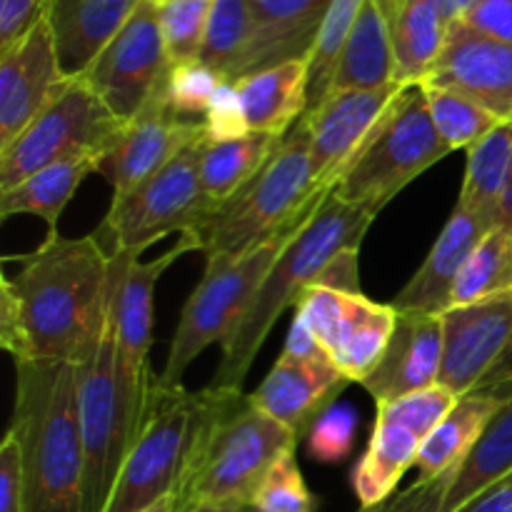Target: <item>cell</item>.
<instances>
[{"label": "cell", "mask_w": 512, "mask_h": 512, "mask_svg": "<svg viewBox=\"0 0 512 512\" xmlns=\"http://www.w3.org/2000/svg\"><path fill=\"white\" fill-rule=\"evenodd\" d=\"M18 275H0V343L13 360L78 363L98 338L113 298V258L98 235L63 238L10 258Z\"/></svg>", "instance_id": "cell-1"}, {"label": "cell", "mask_w": 512, "mask_h": 512, "mask_svg": "<svg viewBox=\"0 0 512 512\" xmlns=\"http://www.w3.org/2000/svg\"><path fill=\"white\" fill-rule=\"evenodd\" d=\"M10 433L23 458L25 512H85V440L75 363L13 360Z\"/></svg>", "instance_id": "cell-2"}, {"label": "cell", "mask_w": 512, "mask_h": 512, "mask_svg": "<svg viewBox=\"0 0 512 512\" xmlns=\"http://www.w3.org/2000/svg\"><path fill=\"white\" fill-rule=\"evenodd\" d=\"M198 438L188 470L173 493L175 510L195 505L253 503L275 460L298 448V435L260 413L243 390H200Z\"/></svg>", "instance_id": "cell-3"}, {"label": "cell", "mask_w": 512, "mask_h": 512, "mask_svg": "<svg viewBox=\"0 0 512 512\" xmlns=\"http://www.w3.org/2000/svg\"><path fill=\"white\" fill-rule=\"evenodd\" d=\"M373 220V213L345 203L335 193L320 203V208L300 225L288 248L275 260L230 338L220 345L223 358L210 383L213 388H243L255 355L263 348L280 315L298 305L300 295L313 288L320 270L335 255L345 248H360Z\"/></svg>", "instance_id": "cell-4"}, {"label": "cell", "mask_w": 512, "mask_h": 512, "mask_svg": "<svg viewBox=\"0 0 512 512\" xmlns=\"http://www.w3.org/2000/svg\"><path fill=\"white\" fill-rule=\"evenodd\" d=\"M330 193H315L310 130L305 120H298L260 173L188 235L205 258L240 255L305 223Z\"/></svg>", "instance_id": "cell-5"}, {"label": "cell", "mask_w": 512, "mask_h": 512, "mask_svg": "<svg viewBox=\"0 0 512 512\" xmlns=\"http://www.w3.org/2000/svg\"><path fill=\"white\" fill-rule=\"evenodd\" d=\"M300 225H293L240 255L205 260L203 278L180 313L160 383L170 388L183 385V375L190 363L213 343L223 345L230 338L263 285L265 275L288 248Z\"/></svg>", "instance_id": "cell-6"}, {"label": "cell", "mask_w": 512, "mask_h": 512, "mask_svg": "<svg viewBox=\"0 0 512 512\" xmlns=\"http://www.w3.org/2000/svg\"><path fill=\"white\" fill-rule=\"evenodd\" d=\"M200 410L203 395L155 378L143 428L125 455L103 512H143L178 490L198 438Z\"/></svg>", "instance_id": "cell-7"}, {"label": "cell", "mask_w": 512, "mask_h": 512, "mask_svg": "<svg viewBox=\"0 0 512 512\" xmlns=\"http://www.w3.org/2000/svg\"><path fill=\"white\" fill-rule=\"evenodd\" d=\"M450 153L453 150L440 138L430 118L423 88L413 85L400 93L373 140L340 178L333 193L345 203L378 215L400 190Z\"/></svg>", "instance_id": "cell-8"}, {"label": "cell", "mask_w": 512, "mask_h": 512, "mask_svg": "<svg viewBox=\"0 0 512 512\" xmlns=\"http://www.w3.org/2000/svg\"><path fill=\"white\" fill-rule=\"evenodd\" d=\"M78 408L85 440V512H103L130 445L138 438L118 380L113 298L108 318L88 353L75 363Z\"/></svg>", "instance_id": "cell-9"}, {"label": "cell", "mask_w": 512, "mask_h": 512, "mask_svg": "<svg viewBox=\"0 0 512 512\" xmlns=\"http://www.w3.org/2000/svg\"><path fill=\"white\" fill-rule=\"evenodd\" d=\"M120 120L80 75L68 78L33 123L0 150V190L73 158H98L120 133Z\"/></svg>", "instance_id": "cell-10"}, {"label": "cell", "mask_w": 512, "mask_h": 512, "mask_svg": "<svg viewBox=\"0 0 512 512\" xmlns=\"http://www.w3.org/2000/svg\"><path fill=\"white\" fill-rule=\"evenodd\" d=\"M203 140V138H200ZM200 140L150 175L125 198L113 200L98 235L108 238L110 255L138 258L170 233H188L210 215L198 170Z\"/></svg>", "instance_id": "cell-11"}, {"label": "cell", "mask_w": 512, "mask_h": 512, "mask_svg": "<svg viewBox=\"0 0 512 512\" xmlns=\"http://www.w3.org/2000/svg\"><path fill=\"white\" fill-rule=\"evenodd\" d=\"M438 385L455 398L512 393V293L443 313V368Z\"/></svg>", "instance_id": "cell-12"}, {"label": "cell", "mask_w": 512, "mask_h": 512, "mask_svg": "<svg viewBox=\"0 0 512 512\" xmlns=\"http://www.w3.org/2000/svg\"><path fill=\"white\" fill-rule=\"evenodd\" d=\"M170 68L173 65L160 33L158 5L155 0H145L80 78L128 123L158 93Z\"/></svg>", "instance_id": "cell-13"}, {"label": "cell", "mask_w": 512, "mask_h": 512, "mask_svg": "<svg viewBox=\"0 0 512 512\" xmlns=\"http://www.w3.org/2000/svg\"><path fill=\"white\" fill-rule=\"evenodd\" d=\"M403 90L405 85L400 83L375 90H340L330 93L313 113L305 115L315 193L335 190L365 145L373 140L375 130Z\"/></svg>", "instance_id": "cell-14"}, {"label": "cell", "mask_w": 512, "mask_h": 512, "mask_svg": "<svg viewBox=\"0 0 512 512\" xmlns=\"http://www.w3.org/2000/svg\"><path fill=\"white\" fill-rule=\"evenodd\" d=\"M200 138H205L203 120L175 115L158 90L133 120L123 123L113 143L98 155L95 173L108 180L113 200H120Z\"/></svg>", "instance_id": "cell-15"}, {"label": "cell", "mask_w": 512, "mask_h": 512, "mask_svg": "<svg viewBox=\"0 0 512 512\" xmlns=\"http://www.w3.org/2000/svg\"><path fill=\"white\" fill-rule=\"evenodd\" d=\"M512 473V393L495 413L468 455L448 473L418 480L378 505V512H460L495 483Z\"/></svg>", "instance_id": "cell-16"}, {"label": "cell", "mask_w": 512, "mask_h": 512, "mask_svg": "<svg viewBox=\"0 0 512 512\" xmlns=\"http://www.w3.org/2000/svg\"><path fill=\"white\" fill-rule=\"evenodd\" d=\"M65 80L48 18L0 53V150L33 123Z\"/></svg>", "instance_id": "cell-17"}, {"label": "cell", "mask_w": 512, "mask_h": 512, "mask_svg": "<svg viewBox=\"0 0 512 512\" xmlns=\"http://www.w3.org/2000/svg\"><path fill=\"white\" fill-rule=\"evenodd\" d=\"M420 85L453 88L483 105L500 123L512 120V45L455 23L438 63Z\"/></svg>", "instance_id": "cell-18"}, {"label": "cell", "mask_w": 512, "mask_h": 512, "mask_svg": "<svg viewBox=\"0 0 512 512\" xmlns=\"http://www.w3.org/2000/svg\"><path fill=\"white\" fill-rule=\"evenodd\" d=\"M493 228V215L455 205L453 215L435 240L425 263L415 270L413 278L390 305L398 313L443 315L445 310H450V295H453L460 270L465 268L480 240Z\"/></svg>", "instance_id": "cell-19"}, {"label": "cell", "mask_w": 512, "mask_h": 512, "mask_svg": "<svg viewBox=\"0 0 512 512\" xmlns=\"http://www.w3.org/2000/svg\"><path fill=\"white\" fill-rule=\"evenodd\" d=\"M443 368V315L398 313L393 338L363 388L375 405L438 385Z\"/></svg>", "instance_id": "cell-20"}, {"label": "cell", "mask_w": 512, "mask_h": 512, "mask_svg": "<svg viewBox=\"0 0 512 512\" xmlns=\"http://www.w3.org/2000/svg\"><path fill=\"white\" fill-rule=\"evenodd\" d=\"M248 3L253 35L230 83L288 60H308L333 0H248Z\"/></svg>", "instance_id": "cell-21"}, {"label": "cell", "mask_w": 512, "mask_h": 512, "mask_svg": "<svg viewBox=\"0 0 512 512\" xmlns=\"http://www.w3.org/2000/svg\"><path fill=\"white\" fill-rule=\"evenodd\" d=\"M348 383L333 363H308L280 355L268 378L248 398L260 413L293 430L300 440L330 405L338 403L335 398H340Z\"/></svg>", "instance_id": "cell-22"}, {"label": "cell", "mask_w": 512, "mask_h": 512, "mask_svg": "<svg viewBox=\"0 0 512 512\" xmlns=\"http://www.w3.org/2000/svg\"><path fill=\"white\" fill-rule=\"evenodd\" d=\"M145 0H48L50 30L68 78L85 73Z\"/></svg>", "instance_id": "cell-23"}, {"label": "cell", "mask_w": 512, "mask_h": 512, "mask_svg": "<svg viewBox=\"0 0 512 512\" xmlns=\"http://www.w3.org/2000/svg\"><path fill=\"white\" fill-rule=\"evenodd\" d=\"M250 133L288 135L308 110V60H288L235 80Z\"/></svg>", "instance_id": "cell-24"}, {"label": "cell", "mask_w": 512, "mask_h": 512, "mask_svg": "<svg viewBox=\"0 0 512 512\" xmlns=\"http://www.w3.org/2000/svg\"><path fill=\"white\" fill-rule=\"evenodd\" d=\"M420 445L423 438L413 428L393 418L388 410L378 408L370 443L350 478L360 508H378L393 498L400 478L415 468Z\"/></svg>", "instance_id": "cell-25"}, {"label": "cell", "mask_w": 512, "mask_h": 512, "mask_svg": "<svg viewBox=\"0 0 512 512\" xmlns=\"http://www.w3.org/2000/svg\"><path fill=\"white\" fill-rule=\"evenodd\" d=\"M395 323H398V310L393 305H380L373 303L368 295L348 293L343 318L328 343V355L335 368L350 383L363 385L383 360Z\"/></svg>", "instance_id": "cell-26"}, {"label": "cell", "mask_w": 512, "mask_h": 512, "mask_svg": "<svg viewBox=\"0 0 512 512\" xmlns=\"http://www.w3.org/2000/svg\"><path fill=\"white\" fill-rule=\"evenodd\" d=\"M388 15L395 53V80L413 88L438 63L448 40L450 25L433 0H380Z\"/></svg>", "instance_id": "cell-27"}, {"label": "cell", "mask_w": 512, "mask_h": 512, "mask_svg": "<svg viewBox=\"0 0 512 512\" xmlns=\"http://www.w3.org/2000/svg\"><path fill=\"white\" fill-rule=\"evenodd\" d=\"M395 80V53L388 15L380 0H365L353 30L340 53L330 93L340 90H375ZM328 93V95H330Z\"/></svg>", "instance_id": "cell-28"}, {"label": "cell", "mask_w": 512, "mask_h": 512, "mask_svg": "<svg viewBox=\"0 0 512 512\" xmlns=\"http://www.w3.org/2000/svg\"><path fill=\"white\" fill-rule=\"evenodd\" d=\"M508 398L510 393H498V390H478V393L458 398L453 410L420 445L418 460H415L420 480H433L458 465L473 450V445L478 443L480 435L485 433L490 420Z\"/></svg>", "instance_id": "cell-29"}, {"label": "cell", "mask_w": 512, "mask_h": 512, "mask_svg": "<svg viewBox=\"0 0 512 512\" xmlns=\"http://www.w3.org/2000/svg\"><path fill=\"white\" fill-rule=\"evenodd\" d=\"M458 205L493 215L495 228H512V120L498 123L468 148Z\"/></svg>", "instance_id": "cell-30"}, {"label": "cell", "mask_w": 512, "mask_h": 512, "mask_svg": "<svg viewBox=\"0 0 512 512\" xmlns=\"http://www.w3.org/2000/svg\"><path fill=\"white\" fill-rule=\"evenodd\" d=\"M283 138L265 133H248L235 140H210L208 135L200 140V185H203V195L208 200L210 213L218 210L225 200L233 198L250 178L260 173V168L273 158Z\"/></svg>", "instance_id": "cell-31"}, {"label": "cell", "mask_w": 512, "mask_h": 512, "mask_svg": "<svg viewBox=\"0 0 512 512\" xmlns=\"http://www.w3.org/2000/svg\"><path fill=\"white\" fill-rule=\"evenodd\" d=\"M95 165H98V158L85 155V158L48 165V168L28 175L13 188L0 190V215L3 218L35 215L48 223V230H58L60 215L68 208L80 183L90 173H95Z\"/></svg>", "instance_id": "cell-32"}, {"label": "cell", "mask_w": 512, "mask_h": 512, "mask_svg": "<svg viewBox=\"0 0 512 512\" xmlns=\"http://www.w3.org/2000/svg\"><path fill=\"white\" fill-rule=\"evenodd\" d=\"M512 293V228L498 225L490 230L455 280L450 308L483 303Z\"/></svg>", "instance_id": "cell-33"}, {"label": "cell", "mask_w": 512, "mask_h": 512, "mask_svg": "<svg viewBox=\"0 0 512 512\" xmlns=\"http://www.w3.org/2000/svg\"><path fill=\"white\" fill-rule=\"evenodd\" d=\"M250 35H253V18H250L248 0H213L198 60L230 83L240 58L248 50Z\"/></svg>", "instance_id": "cell-34"}, {"label": "cell", "mask_w": 512, "mask_h": 512, "mask_svg": "<svg viewBox=\"0 0 512 512\" xmlns=\"http://www.w3.org/2000/svg\"><path fill=\"white\" fill-rule=\"evenodd\" d=\"M428 100L430 118L450 150L473 148L500 123L493 113L468 95L443 85H420Z\"/></svg>", "instance_id": "cell-35"}, {"label": "cell", "mask_w": 512, "mask_h": 512, "mask_svg": "<svg viewBox=\"0 0 512 512\" xmlns=\"http://www.w3.org/2000/svg\"><path fill=\"white\" fill-rule=\"evenodd\" d=\"M363 5L365 0H333V5H330L328 18H325L323 28H320L313 53L308 58V110H305V115L313 113L328 98L343 45Z\"/></svg>", "instance_id": "cell-36"}, {"label": "cell", "mask_w": 512, "mask_h": 512, "mask_svg": "<svg viewBox=\"0 0 512 512\" xmlns=\"http://www.w3.org/2000/svg\"><path fill=\"white\" fill-rule=\"evenodd\" d=\"M213 0H155L170 65H188L200 58Z\"/></svg>", "instance_id": "cell-37"}, {"label": "cell", "mask_w": 512, "mask_h": 512, "mask_svg": "<svg viewBox=\"0 0 512 512\" xmlns=\"http://www.w3.org/2000/svg\"><path fill=\"white\" fill-rule=\"evenodd\" d=\"M255 512H315L318 500L300 473L295 448L280 455L253 495Z\"/></svg>", "instance_id": "cell-38"}, {"label": "cell", "mask_w": 512, "mask_h": 512, "mask_svg": "<svg viewBox=\"0 0 512 512\" xmlns=\"http://www.w3.org/2000/svg\"><path fill=\"white\" fill-rule=\"evenodd\" d=\"M358 410L350 403L330 405L305 433V453L313 458L315 463L338 465L350 458L355 448V438H358Z\"/></svg>", "instance_id": "cell-39"}, {"label": "cell", "mask_w": 512, "mask_h": 512, "mask_svg": "<svg viewBox=\"0 0 512 512\" xmlns=\"http://www.w3.org/2000/svg\"><path fill=\"white\" fill-rule=\"evenodd\" d=\"M223 83H228L223 75H218L215 70L205 68L200 60H195V63L170 68L168 78L163 80V88H160V95H163L165 105L175 115L198 120L195 115H205L210 100H213V95L218 93Z\"/></svg>", "instance_id": "cell-40"}, {"label": "cell", "mask_w": 512, "mask_h": 512, "mask_svg": "<svg viewBox=\"0 0 512 512\" xmlns=\"http://www.w3.org/2000/svg\"><path fill=\"white\" fill-rule=\"evenodd\" d=\"M455 403H458V398L448 388L433 385V388L420 390V393L405 395V398L390 400V403H380L378 408L388 410L393 418H398L400 423L413 428L425 440L438 428L440 420L453 410Z\"/></svg>", "instance_id": "cell-41"}, {"label": "cell", "mask_w": 512, "mask_h": 512, "mask_svg": "<svg viewBox=\"0 0 512 512\" xmlns=\"http://www.w3.org/2000/svg\"><path fill=\"white\" fill-rule=\"evenodd\" d=\"M203 125L210 140H235L250 133L235 83L220 85L218 93L210 100L208 110H205Z\"/></svg>", "instance_id": "cell-42"}, {"label": "cell", "mask_w": 512, "mask_h": 512, "mask_svg": "<svg viewBox=\"0 0 512 512\" xmlns=\"http://www.w3.org/2000/svg\"><path fill=\"white\" fill-rule=\"evenodd\" d=\"M0 512H25L23 458L18 440L10 430L0 445Z\"/></svg>", "instance_id": "cell-43"}, {"label": "cell", "mask_w": 512, "mask_h": 512, "mask_svg": "<svg viewBox=\"0 0 512 512\" xmlns=\"http://www.w3.org/2000/svg\"><path fill=\"white\" fill-rule=\"evenodd\" d=\"M48 13V0H0V53L13 48Z\"/></svg>", "instance_id": "cell-44"}, {"label": "cell", "mask_w": 512, "mask_h": 512, "mask_svg": "<svg viewBox=\"0 0 512 512\" xmlns=\"http://www.w3.org/2000/svg\"><path fill=\"white\" fill-rule=\"evenodd\" d=\"M460 23L473 33L512 45V0H478Z\"/></svg>", "instance_id": "cell-45"}, {"label": "cell", "mask_w": 512, "mask_h": 512, "mask_svg": "<svg viewBox=\"0 0 512 512\" xmlns=\"http://www.w3.org/2000/svg\"><path fill=\"white\" fill-rule=\"evenodd\" d=\"M315 285L350 295H365L360 288V248H345L320 270Z\"/></svg>", "instance_id": "cell-46"}, {"label": "cell", "mask_w": 512, "mask_h": 512, "mask_svg": "<svg viewBox=\"0 0 512 512\" xmlns=\"http://www.w3.org/2000/svg\"><path fill=\"white\" fill-rule=\"evenodd\" d=\"M283 355L295 360H308V363H333L328 350L320 345V340L315 338V333L308 328V323L300 315H295L293 325H290Z\"/></svg>", "instance_id": "cell-47"}, {"label": "cell", "mask_w": 512, "mask_h": 512, "mask_svg": "<svg viewBox=\"0 0 512 512\" xmlns=\"http://www.w3.org/2000/svg\"><path fill=\"white\" fill-rule=\"evenodd\" d=\"M460 512H512V473L470 500Z\"/></svg>", "instance_id": "cell-48"}, {"label": "cell", "mask_w": 512, "mask_h": 512, "mask_svg": "<svg viewBox=\"0 0 512 512\" xmlns=\"http://www.w3.org/2000/svg\"><path fill=\"white\" fill-rule=\"evenodd\" d=\"M435 5H438L440 15L445 18V23L453 28L455 23H460V20L465 18V15L473 10V5L478 3V0H433Z\"/></svg>", "instance_id": "cell-49"}, {"label": "cell", "mask_w": 512, "mask_h": 512, "mask_svg": "<svg viewBox=\"0 0 512 512\" xmlns=\"http://www.w3.org/2000/svg\"><path fill=\"white\" fill-rule=\"evenodd\" d=\"M180 512H253V505L248 503H220V505H195V508Z\"/></svg>", "instance_id": "cell-50"}, {"label": "cell", "mask_w": 512, "mask_h": 512, "mask_svg": "<svg viewBox=\"0 0 512 512\" xmlns=\"http://www.w3.org/2000/svg\"><path fill=\"white\" fill-rule=\"evenodd\" d=\"M143 512H178V510H175V498H173V495H168V498L158 500V503H153L150 508H145Z\"/></svg>", "instance_id": "cell-51"}, {"label": "cell", "mask_w": 512, "mask_h": 512, "mask_svg": "<svg viewBox=\"0 0 512 512\" xmlns=\"http://www.w3.org/2000/svg\"><path fill=\"white\" fill-rule=\"evenodd\" d=\"M358 512H378V508H360Z\"/></svg>", "instance_id": "cell-52"}, {"label": "cell", "mask_w": 512, "mask_h": 512, "mask_svg": "<svg viewBox=\"0 0 512 512\" xmlns=\"http://www.w3.org/2000/svg\"><path fill=\"white\" fill-rule=\"evenodd\" d=\"M253 512H255V510H253Z\"/></svg>", "instance_id": "cell-53"}]
</instances>
